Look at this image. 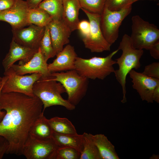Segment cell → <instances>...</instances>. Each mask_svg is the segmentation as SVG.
Masks as SVG:
<instances>
[{"instance_id":"obj_7","label":"cell","mask_w":159,"mask_h":159,"mask_svg":"<svg viewBox=\"0 0 159 159\" xmlns=\"http://www.w3.org/2000/svg\"><path fill=\"white\" fill-rule=\"evenodd\" d=\"M132 9V5L117 11H112L105 6L100 14V26L104 37L111 45L118 38L119 28Z\"/></svg>"},{"instance_id":"obj_4","label":"cell","mask_w":159,"mask_h":159,"mask_svg":"<svg viewBox=\"0 0 159 159\" xmlns=\"http://www.w3.org/2000/svg\"><path fill=\"white\" fill-rule=\"evenodd\" d=\"M118 49L105 57H94L86 59L77 57L75 69L80 75L89 79L103 80L115 70L116 61L112 58L119 51Z\"/></svg>"},{"instance_id":"obj_29","label":"cell","mask_w":159,"mask_h":159,"mask_svg":"<svg viewBox=\"0 0 159 159\" xmlns=\"http://www.w3.org/2000/svg\"><path fill=\"white\" fill-rule=\"evenodd\" d=\"M129 1L107 0L105 6L112 11H117L127 6Z\"/></svg>"},{"instance_id":"obj_39","label":"cell","mask_w":159,"mask_h":159,"mask_svg":"<svg viewBox=\"0 0 159 159\" xmlns=\"http://www.w3.org/2000/svg\"><path fill=\"white\" fill-rule=\"evenodd\" d=\"M2 78H3L2 80L1 81H0V89L1 88L3 83L4 82L5 80V77L4 76L3 77H2Z\"/></svg>"},{"instance_id":"obj_26","label":"cell","mask_w":159,"mask_h":159,"mask_svg":"<svg viewBox=\"0 0 159 159\" xmlns=\"http://www.w3.org/2000/svg\"><path fill=\"white\" fill-rule=\"evenodd\" d=\"M39 48L47 62L48 59L56 55L52 47L48 25L45 27L44 33L40 41Z\"/></svg>"},{"instance_id":"obj_36","label":"cell","mask_w":159,"mask_h":159,"mask_svg":"<svg viewBox=\"0 0 159 159\" xmlns=\"http://www.w3.org/2000/svg\"><path fill=\"white\" fill-rule=\"evenodd\" d=\"M153 100L157 103H159V85L155 89L153 94Z\"/></svg>"},{"instance_id":"obj_16","label":"cell","mask_w":159,"mask_h":159,"mask_svg":"<svg viewBox=\"0 0 159 159\" xmlns=\"http://www.w3.org/2000/svg\"><path fill=\"white\" fill-rule=\"evenodd\" d=\"M56 55V58L48 65L51 74L75 69L77 56L73 46L67 44Z\"/></svg>"},{"instance_id":"obj_37","label":"cell","mask_w":159,"mask_h":159,"mask_svg":"<svg viewBox=\"0 0 159 159\" xmlns=\"http://www.w3.org/2000/svg\"><path fill=\"white\" fill-rule=\"evenodd\" d=\"M5 80H4V82L3 85H2L1 88L0 89V95L1 93V90H2V88L3 86V84H4V82L6 81V77H5ZM1 110H2L1 109V108H0V122H1V121L2 120L3 118H4V116H5V114H6V112L5 111H1Z\"/></svg>"},{"instance_id":"obj_33","label":"cell","mask_w":159,"mask_h":159,"mask_svg":"<svg viewBox=\"0 0 159 159\" xmlns=\"http://www.w3.org/2000/svg\"><path fill=\"white\" fill-rule=\"evenodd\" d=\"M150 54L151 56L155 59H159V41L153 44L150 48Z\"/></svg>"},{"instance_id":"obj_18","label":"cell","mask_w":159,"mask_h":159,"mask_svg":"<svg viewBox=\"0 0 159 159\" xmlns=\"http://www.w3.org/2000/svg\"><path fill=\"white\" fill-rule=\"evenodd\" d=\"M63 4L62 19L72 32L78 29L80 4L78 0H63Z\"/></svg>"},{"instance_id":"obj_40","label":"cell","mask_w":159,"mask_h":159,"mask_svg":"<svg viewBox=\"0 0 159 159\" xmlns=\"http://www.w3.org/2000/svg\"><path fill=\"white\" fill-rule=\"evenodd\" d=\"M2 78H3L2 77H0V81H1L2 80Z\"/></svg>"},{"instance_id":"obj_1","label":"cell","mask_w":159,"mask_h":159,"mask_svg":"<svg viewBox=\"0 0 159 159\" xmlns=\"http://www.w3.org/2000/svg\"><path fill=\"white\" fill-rule=\"evenodd\" d=\"M40 99L16 92L0 95V107L6 114L0 122V135L9 143L6 154L22 155L24 145L30 130L44 112Z\"/></svg>"},{"instance_id":"obj_9","label":"cell","mask_w":159,"mask_h":159,"mask_svg":"<svg viewBox=\"0 0 159 159\" xmlns=\"http://www.w3.org/2000/svg\"><path fill=\"white\" fill-rule=\"evenodd\" d=\"M81 9L87 16L90 25L89 35L82 38L85 48L92 52L110 51L111 45L105 39L100 28V14L91 13L82 8Z\"/></svg>"},{"instance_id":"obj_23","label":"cell","mask_w":159,"mask_h":159,"mask_svg":"<svg viewBox=\"0 0 159 159\" xmlns=\"http://www.w3.org/2000/svg\"><path fill=\"white\" fill-rule=\"evenodd\" d=\"M52 20L48 13L41 8L37 7L29 9L27 20L29 25L33 24L40 27H45Z\"/></svg>"},{"instance_id":"obj_3","label":"cell","mask_w":159,"mask_h":159,"mask_svg":"<svg viewBox=\"0 0 159 159\" xmlns=\"http://www.w3.org/2000/svg\"><path fill=\"white\" fill-rule=\"evenodd\" d=\"M52 77L51 75L42 76L33 85L34 95L43 103V112L47 107L55 105L64 107L69 110L74 109L75 106L62 97V94L66 92L64 87L60 82L52 80Z\"/></svg>"},{"instance_id":"obj_10","label":"cell","mask_w":159,"mask_h":159,"mask_svg":"<svg viewBox=\"0 0 159 159\" xmlns=\"http://www.w3.org/2000/svg\"><path fill=\"white\" fill-rule=\"evenodd\" d=\"M58 148L52 138L41 140L29 134L23 148L22 155L27 159H56Z\"/></svg>"},{"instance_id":"obj_17","label":"cell","mask_w":159,"mask_h":159,"mask_svg":"<svg viewBox=\"0 0 159 159\" xmlns=\"http://www.w3.org/2000/svg\"><path fill=\"white\" fill-rule=\"evenodd\" d=\"M38 49H33L21 45L12 39L9 52L3 60L2 64L5 71L17 61L26 63L29 61Z\"/></svg>"},{"instance_id":"obj_13","label":"cell","mask_w":159,"mask_h":159,"mask_svg":"<svg viewBox=\"0 0 159 159\" xmlns=\"http://www.w3.org/2000/svg\"><path fill=\"white\" fill-rule=\"evenodd\" d=\"M29 25L26 28L12 29V39L24 46L38 49L44 33L45 27H40L33 24Z\"/></svg>"},{"instance_id":"obj_31","label":"cell","mask_w":159,"mask_h":159,"mask_svg":"<svg viewBox=\"0 0 159 159\" xmlns=\"http://www.w3.org/2000/svg\"><path fill=\"white\" fill-rule=\"evenodd\" d=\"M78 29L83 37L82 38L87 37L90 32V25L89 21L86 20L80 21L78 25Z\"/></svg>"},{"instance_id":"obj_22","label":"cell","mask_w":159,"mask_h":159,"mask_svg":"<svg viewBox=\"0 0 159 159\" xmlns=\"http://www.w3.org/2000/svg\"><path fill=\"white\" fill-rule=\"evenodd\" d=\"M48 121L54 132L66 135L78 134L74 125L66 118L55 117L48 119Z\"/></svg>"},{"instance_id":"obj_27","label":"cell","mask_w":159,"mask_h":159,"mask_svg":"<svg viewBox=\"0 0 159 159\" xmlns=\"http://www.w3.org/2000/svg\"><path fill=\"white\" fill-rule=\"evenodd\" d=\"M81 8L90 12L100 14L107 0H78Z\"/></svg>"},{"instance_id":"obj_5","label":"cell","mask_w":159,"mask_h":159,"mask_svg":"<svg viewBox=\"0 0 159 159\" xmlns=\"http://www.w3.org/2000/svg\"><path fill=\"white\" fill-rule=\"evenodd\" d=\"M51 79L60 82L65 89L67 100L72 105H78L85 95L89 84L88 79L79 74L75 69L51 73Z\"/></svg>"},{"instance_id":"obj_30","label":"cell","mask_w":159,"mask_h":159,"mask_svg":"<svg viewBox=\"0 0 159 159\" xmlns=\"http://www.w3.org/2000/svg\"><path fill=\"white\" fill-rule=\"evenodd\" d=\"M142 73L149 77L159 79V62H154L146 66Z\"/></svg>"},{"instance_id":"obj_28","label":"cell","mask_w":159,"mask_h":159,"mask_svg":"<svg viewBox=\"0 0 159 159\" xmlns=\"http://www.w3.org/2000/svg\"><path fill=\"white\" fill-rule=\"evenodd\" d=\"M81 153L71 147L58 148L56 153V159H80Z\"/></svg>"},{"instance_id":"obj_41","label":"cell","mask_w":159,"mask_h":159,"mask_svg":"<svg viewBox=\"0 0 159 159\" xmlns=\"http://www.w3.org/2000/svg\"><path fill=\"white\" fill-rule=\"evenodd\" d=\"M27 0H26V1Z\"/></svg>"},{"instance_id":"obj_15","label":"cell","mask_w":159,"mask_h":159,"mask_svg":"<svg viewBox=\"0 0 159 159\" xmlns=\"http://www.w3.org/2000/svg\"><path fill=\"white\" fill-rule=\"evenodd\" d=\"M48 26L52 47L56 55L69 43L72 32L62 19H52Z\"/></svg>"},{"instance_id":"obj_32","label":"cell","mask_w":159,"mask_h":159,"mask_svg":"<svg viewBox=\"0 0 159 159\" xmlns=\"http://www.w3.org/2000/svg\"><path fill=\"white\" fill-rule=\"evenodd\" d=\"M9 147V143L6 139L0 135V159H1L4 155L6 154Z\"/></svg>"},{"instance_id":"obj_12","label":"cell","mask_w":159,"mask_h":159,"mask_svg":"<svg viewBox=\"0 0 159 159\" xmlns=\"http://www.w3.org/2000/svg\"><path fill=\"white\" fill-rule=\"evenodd\" d=\"M128 74L132 80L133 88L137 91L142 100L148 103H153V92L159 85V79L146 75L133 69Z\"/></svg>"},{"instance_id":"obj_14","label":"cell","mask_w":159,"mask_h":159,"mask_svg":"<svg viewBox=\"0 0 159 159\" xmlns=\"http://www.w3.org/2000/svg\"><path fill=\"white\" fill-rule=\"evenodd\" d=\"M47 62L39 48L38 51L28 62L25 63L19 62L18 64H14L11 67L18 75L39 73L42 76H46L51 74L48 69Z\"/></svg>"},{"instance_id":"obj_34","label":"cell","mask_w":159,"mask_h":159,"mask_svg":"<svg viewBox=\"0 0 159 159\" xmlns=\"http://www.w3.org/2000/svg\"><path fill=\"white\" fill-rule=\"evenodd\" d=\"M15 0H0V12L8 9L14 4Z\"/></svg>"},{"instance_id":"obj_21","label":"cell","mask_w":159,"mask_h":159,"mask_svg":"<svg viewBox=\"0 0 159 159\" xmlns=\"http://www.w3.org/2000/svg\"><path fill=\"white\" fill-rule=\"evenodd\" d=\"M53 132L48 119L43 114L32 127L29 134L38 139L46 140L52 138Z\"/></svg>"},{"instance_id":"obj_35","label":"cell","mask_w":159,"mask_h":159,"mask_svg":"<svg viewBox=\"0 0 159 159\" xmlns=\"http://www.w3.org/2000/svg\"><path fill=\"white\" fill-rule=\"evenodd\" d=\"M44 0H27V2L29 9L37 7Z\"/></svg>"},{"instance_id":"obj_11","label":"cell","mask_w":159,"mask_h":159,"mask_svg":"<svg viewBox=\"0 0 159 159\" xmlns=\"http://www.w3.org/2000/svg\"><path fill=\"white\" fill-rule=\"evenodd\" d=\"M29 9L26 1L15 0L11 7L0 12V21L9 23L13 30L24 27L29 25L27 20Z\"/></svg>"},{"instance_id":"obj_24","label":"cell","mask_w":159,"mask_h":159,"mask_svg":"<svg viewBox=\"0 0 159 159\" xmlns=\"http://www.w3.org/2000/svg\"><path fill=\"white\" fill-rule=\"evenodd\" d=\"M83 148L80 159H102L92 139V134L84 132L83 134Z\"/></svg>"},{"instance_id":"obj_20","label":"cell","mask_w":159,"mask_h":159,"mask_svg":"<svg viewBox=\"0 0 159 159\" xmlns=\"http://www.w3.org/2000/svg\"><path fill=\"white\" fill-rule=\"evenodd\" d=\"M102 159H119L114 146L104 134L92 135Z\"/></svg>"},{"instance_id":"obj_6","label":"cell","mask_w":159,"mask_h":159,"mask_svg":"<svg viewBox=\"0 0 159 159\" xmlns=\"http://www.w3.org/2000/svg\"><path fill=\"white\" fill-rule=\"evenodd\" d=\"M131 20L130 37L135 48L149 50L159 41V29L157 26L145 21L138 15L133 16Z\"/></svg>"},{"instance_id":"obj_25","label":"cell","mask_w":159,"mask_h":159,"mask_svg":"<svg viewBox=\"0 0 159 159\" xmlns=\"http://www.w3.org/2000/svg\"><path fill=\"white\" fill-rule=\"evenodd\" d=\"M46 11L53 19H62L63 0H44L37 6Z\"/></svg>"},{"instance_id":"obj_8","label":"cell","mask_w":159,"mask_h":159,"mask_svg":"<svg viewBox=\"0 0 159 159\" xmlns=\"http://www.w3.org/2000/svg\"><path fill=\"white\" fill-rule=\"evenodd\" d=\"M4 75L6 79L2 88V92H16L31 96H35L32 90L34 83L42 76L39 73L29 75H18L11 67L4 71Z\"/></svg>"},{"instance_id":"obj_19","label":"cell","mask_w":159,"mask_h":159,"mask_svg":"<svg viewBox=\"0 0 159 159\" xmlns=\"http://www.w3.org/2000/svg\"><path fill=\"white\" fill-rule=\"evenodd\" d=\"M52 138L59 148H72L81 153L83 150V138L82 134L66 135L53 132Z\"/></svg>"},{"instance_id":"obj_38","label":"cell","mask_w":159,"mask_h":159,"mask_svg":"<svg viewBox=\"0 0 159 159\" xmlns=\"http://www.w3.org/2000/svg\"><path fill=\"white\" fill-rule=\"evenodd\" d=\"M140 0H129L127 6L132 5L134 2Z\"/></svg>"},{"instance_id":"obj_2","label":"cell","mask_w":159,"mask_h":159,"mask_svg":"<svg viewBox=\"0 0 159 159\" xmlns=\"http://www.w3.org/2000/svg\"><path fill=\"white\" fill-rule=\"evenodd\" d=\"M122 50L121 56L116 59V64L119 66L118 69L114 72L116 79L122 87L123 98L121 102L127 101L126 94V78L132 69L140 68V59L144 51L143 49L135 48L132 45L130 36L125 34L122 37L118 48Z\"/></svg>"}]
</instances>
